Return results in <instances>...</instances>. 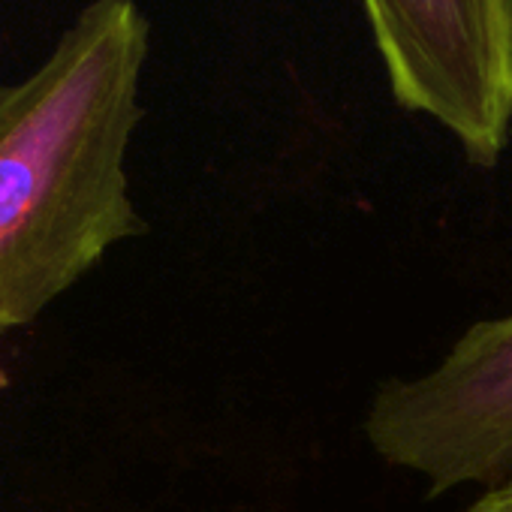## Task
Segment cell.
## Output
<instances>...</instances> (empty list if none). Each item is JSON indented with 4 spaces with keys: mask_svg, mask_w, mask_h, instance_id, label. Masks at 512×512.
Wrapping results in <instances>:
<instances>
[{
    "mask_svg": "<svg viewBox=\"0 0 512 512\" xmlns=\"http://www.w3.org/2000/svg\"><path fill=\"white\" fill-rule=\"evenodd\" d=\"M145 61L136 0H91L28 79L0 88V335L145 232L124 166Z\"/></svg>",
    "mask_w": 512,
    "mask_h": 512,
    "instance_id": "6da1fadb",
    "label": "cell"
},
{
    "mask_svg": "<svg viewBox=\"0 0 512 512\" xmlns=\"http://www.w3.org/2000/svg\"><path fill=\"white\" fill-rule=\"evenodd\" d=\"M365 437L428 494L512 479V314L470 326L437 368L383 383Z\"/></svg>",
    "mask_w": 512,
    "mask_h": 512,
    "instance_id": "7a4b0ae2",
    "label": "cell"
},
{
    "mask_svg": "<svg viewBox=\"0 0 512 512\" xmlns=\"http://www.w3.org/2000/svg\"><path fill=\"white\" fill-rule=\"evenodd\" d=\"M389 88L476 166L512 133V0H362Z\"/></svg>",
    "mask_w": 512,
    "mask_h": 512,
    "instance_id": "3957f363",
    "label": "cell"
},
{
    "mask_svg": "<svg viewBox=\"0 0 512 512\" xmlns=\"http://www.w3.org/2000/svg\"><path fill=\"white\" fill-rule=\"evenodd\" d=\"M464 512H512V479L485 488Z\"/></svg>",
    "mask_w": 512,
    "mask_h": 512,
    "instance_id": "277c9868",
    "label": "cell"
}]
</instances>
